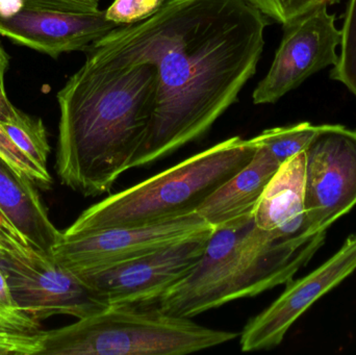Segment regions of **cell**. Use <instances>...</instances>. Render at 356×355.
Instances as JSON below:
<instances>
[{"mask_svg": "<svg viewBox=\"0 0 356 355\" xmlns=\"http://www.w3.org/2000/svg\"><path fill=\"white\" fill-rule=\"evenodd\" d=\"M268 24L246 0H166L149 18L121 25L86 50L156 68V108L131 169L196 141L236 102L257 73Z\"/></svg>", "mask_w": 356, "mask_h": 355, "instance_id": "1", "label": "cell"}, {"mask_svg": "<svg viewBox=\"0 0 356 355\" xmlns=\"http://www.w3.org/2000/svg\"><path fill=\"white\" fill-rule=\"evenodd\" d=\"M156 91L152 65L87 54L58 94L60 183L87 197L110 191L145 140Z\"/></svg>", "mask_w": 356, "mask_h": 355, "instance_id": "2", "label": "cell"}, {"mask_svg": "<svg viewBox=\"0 0 356 355\" xmlns=\"http://www.w3.org/2000/svg\"><path fill=\"white\" fill-rule=\"evenodd\" d=\"M325 240L326 235L307 241L280 239L259 229L253 214L232 221L213 229L202 258L156 302V308L192 319L234 300L286 285Z\"/></svg>", "mask_w": 356, "mask_h": 355, "instance_id": "3", "label": "cell"}, {"mask_svg": "<svg viewBox=\"0 0 356 355\" xmlns=\"http://www.w3.org/2000/svg\"><path fill=\"white\" fill-rule=\"evenodd\" d=\"M252 139L232 137L93 204L64 233L154 224L197 213L203 202L246 166Z\"/></svg>", "mask_w": 356, "mask_h": 355, "instance_id": "4", "label": "cell"}, {"mask_svg": "<svg viewBox=\"0 0 356 355\" xmlns=\"http://www.w3.org/2000/svg\"><path fill=\"white\" fill-rule=\"evenodd\" d=\"M232 331L209 329L190 318L138 306H113L42 333L41 354L184 355L227 343Z\"/></svg>", "mask_w": 356, "mask_h": 355, "instance_id": "5", "label": "cell"}, {"mask_svg": "<svg viewBox=\"0 0 356 355\" xmlns=\"http://www.w3.org/2000/svg\"><path fill=\"white\" fill-rule=\"evenodd\" d=\"M0 265L17 308L35 322L54 316L87 318L111 306L79 275L1 227Z\"/></svg>", "mask_w": 356, "mask_h": 355, "instance_id": "6", "label": "cell"}, {"mask_svg": "<svg viewBox=\"0 0 356 355\" xmlns=\"http://www.w3.org/2000/svg\"><path fill=\"white\" fill-rule=\"evenodd\" d=\"M213 229L194 213L140 226L73 235L60 231L51 256L58 265L74 274H89L147 256Z\"/></svg>", "mask_w": 356, "mask_h": 355, "instance_id": "7", "label": "cell"}, {"mask_svg": "<svg viewBox=\"0 0 356 355\" xmlns=\"http://www.w3.org/2000/svg\"><path fill=\"white\" fill-rule=\"evenodd\" d=\"M305 152L307 218L314 231L327 233L356 206V131L320 125Z\"/></svg>", "mask_w": 356, "mask_h": 355, "instance_id": "8", "label": "cell"}, {"mask_svg": "<svg viewBox=\"0 0 356 355\" xmlns=\"http://www.w3.org/2000/svg\"><path fill=\"white\" fill-rule=\"evenodd\" d=\"M213 229L136 260L79 276L99 292L110 306L156 304L194 269Z\"/></svg>", "mask_w": 356, "mask_h": 355, "instance_id": "9", "label": "cell"}, {"mask_svg": "<svg viewBox=\"0 0 356 355\" xmlns=\"http://www.w3.org/2000/svg\"><path fill=\"white\" fill-rule=\"evenodd\" d=\"M336 20L323 6L284 25L273 63L253 92V104H275L312 75L336 66L342 40Z\"/></svg>", "mask_w": 356, "mask_h": 355, "instance_id": "10", "label": "cell"}, {"mask_svg": "<svg viewBox=\"0 0 356 355\" xmlns=\"http://www.w3.org/2000/svg\"><path fill=\"white\" fill-rule=\"evenodd\" d=\"M356 271V233L321 266L286 283L282 295L248 321L240 336L243 352L277 347L294 323L328 292Z\"/></svg>", "mask_w": 356, "mask_h": 355, "instance_id": "11", "label": "cell"}, {"mask_svg": "<svg viewBox=\"0 0 356 355\" xmlns=\"http://www.w3.org/2000/svg\"><path fill=\"white\" fill-rule=\"evenodd\" d=\"M119 26L108 20L106 10L23 8L10 18H0V35L56 58L65 52L86 51Z\"/></svg>", "mask_w": 356, "mask_h": 355, "instance_id": "12", "label": "cell"}, {"mask_svg": "<svg viewBox=\"0 0 356 355\" xmlns=\"http://www.w3.org/2000/svg\"><path fill=\"white\" fill-rule=\"evenodd\" d=\"M255 225L274 237L307 241L323 231L312 229L305 210V152L280 165L253 212Z\"/></svg>", "mask_w": 356, "mask_h": 355, "instance_id": "13", "label": "cell"}, {"mask_svg": "<svg viewBox=\"0 0 356 355\" xmlns=\"http://www.w3.org/2000/svg\"><path fill=\"white\" fill-rule=\"evenodd\" d=\"M35 185L0 156V227L52 256L60 231L52 224Z\"/></svg>", "mask_w": 356, "mask_h": 355, "instance_id": "14", "label": "cell"}, {"mask_svg": "<svg viewBox=\"0 0 356 355\" xmlns=\"http://www.w3.org/2000/svg\"><path fill=\"white\" fill-rule=\"evenodd\" d=\"M280 167V163L267 149L257 146L250 162L216 190L197 214L213 229L250 216Z\"/></svg>", "mask_w": 356, "mask_h": 355, "instance_id": "15", "label": "cell"}, {"mask_svg": "<svg viewBox=\"0 0 356 355\" xmlns=\"http://www.w3.org/2000/svg\"><path fill=\"white\" fill-rule=\"evenodd\" d=\"M0 127L29 160L47 170L50 146L41 119L33 118L16 108L6 121L0 122Z\"/></svg>", "mask_w": 356, "mask_h": 355, "instance_id": "16", "label": "cell"}, {"mask_svg": "<svg viewBox=\"0 0 356 355\" xmlns=\"http://www.w3.org/2000/svg\"><path fill=\"white\" fill-rule=\"evenodd\" d=\"M319 129L320 125L311 122L296 123L266 129L252 138V141L255 145L267 149L282 165L293 156L305 151Z\"/></svg>", "mask_w": 356, "mask_h": 355, "instance_id": "17", "label": "cell"}, {"mask_svg": "<svg viewBox=\"0 0 356 355\" xmlns=\"http://www.w3.org/2000/svg\"><path fill=\"white\" fill-rule=\"evenodd\" d=\"M341 53L330 79L349 90L356 99V0H349L343 22Z\"/></svg>", "mask_w": 356, "mask_h": 355, "instance_id": "18", "label": "cell"}, {"mask_svg": "<svg viewBox=\"0 0 356 355\" xmlns=\"http://www.w3.org/2000/svg\"><path fill=\"white\" fill-rule=\"evenodd\" d=\"M246 1L261 10L267 18L272 19L284 26L319 6H334L341 0H246Z\"/></svg>", "mask_w": 356, "mask_h": 355, "instance_id": "19", "label": "cell"}, {"mask_svg": "<svg viewBox=\"0 0 356 355\" xmlns=\"http://www.w3.org/2000/svg\"><path fill=\"white\" fill-rule=\"evenodd\" d=\"M42 329H25L0 323V355L41 354Z\"/></svg>", "mask_w": 356, "mask_h": 355, "instance_id": "20", "label": "cell"}, {"mask_svg": "<svg viewBox=\"0 0 356 355\" xmlns=\"http://www.w3.org/2000/svg\"><path fill=\"white\" fill-rule=\"evenodd\" d=\"M0 156L4 158L13 168L31 179L38 187L50 189L52 185L51 175L48 170L40 168L29 160L19 148L10 141V138L0 127Z\"/></svg>", "mask_w": 356, "mask_h": 355, "instance_id": "21", "label": "cell"}, {"mask_svg": "<svg viewBox=\"0 0 356 355\" xmlns=\"http://www.w3.org/2000/svg\"><path fill=\"white\" fill-rule=\"evenodd\" d=\"M166 0H115L106 10L108 20L119 25L141 22L156 14Z\"/></svg>", "mask_w": 356, "mask_h": 355, "instance_id": "22", "label": "cell"}, {"mask_svg": "<svg viewBox=\"0 0 356 355\" xmlns=\"http://www.w3.org/2000/svg\"><path fill=\"white\" fill-rule=\"evenodd\" d=\"M0 322L27 329H40V323L23 315L17 308L6 274L0 265Z\"/></svg>", "mask_w": 356, "mask_h": 355, "instance_id": "23", "label": "cell"}, {"mask_svg": "<svg viewBox=\"0 0 356 355\" xmlns=\"http://www.w3.org/2000/svg\"><path fill=\"white\" fill-rule=\"evenodd\" d=\"M100 0H25L24 8H52L70 12H96Z\"/></svg>", "mask_w": 356, "mask_h": 355, "instance_id": "24", "label": "cell"}, {"mask_svg": "<svg viewBox=\"0 0 356 355\" xmlns=\"http://www.w3.org/2000/svg\"><path fill=\"white\" fill-rule=\"evenodd\" d=\"M25 0H0V18H10L24 8Z\"/></svg>", "mask_w": 356, "mask_h": 355, "instance_id": "25", "label": "cell"}, {"mask_svg": "<svg viewBox=\"0 0 356 355\" xmlns=\"http://www.w3.org/2000/svg\"><path fill=\"white\" fill-rule=\"evenodd\" d=\"M8 66V56L0 44V98L8 97L4 89V74Z\"/></svg>", "mask_w": 356, "mask_h": 355, "instance_id": "26", "label": "cell"}, {"mask_svg": "<svg viewBox=\"0 0 356 355\" xmlns=\"http://www.w3.org/2000/svg\"><path fill=\"white\" fill-rule=\"evenodd\" d=\"M0 323H3V322H0Z\"/></svg>", "mask_w": 356, "mask_h": 355, "instance_id": "27", "label": "cell"}]
</instances>
